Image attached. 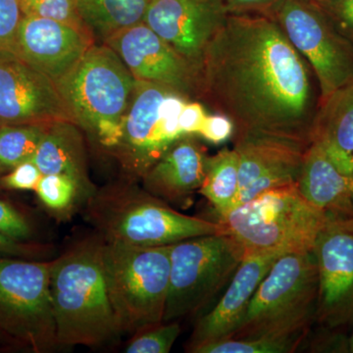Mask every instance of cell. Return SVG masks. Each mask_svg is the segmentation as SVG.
I'll return each mask as SVG.
<instances>
[{
    "mask_svg": "<svg viewBox=\"0 0 353 353\" xmlns=\"http://www.w3.org/2000/svg\"><path fill=\"white\" fill-rule=\"evenodd\" d=\"M296 185L301 196L329 220L352 219L350 175L343 174L317 143L306 150Z\"/></svg>",
    "mask_w": 353,
    "mask_h": 353,
    "instance_id": "20",
    "label": "cell"
},
{
    "mask_svg": "<svg viewBox=\"0 0 353 353\" xmlns=\"http://www.w3.org/2000/svg\"><path fill=\"white\" fill-rule=\"evenodd\" d=\"M22 18L18 0H0V52L15 53L16 36Z\"/></svg>",
    "mask_w": 353,
    "mask_h": 353,
    "instance_id": "30",
    "label": "cell"
},
{
    "mask_svg": "<svg viewBox=\"0 0 353 353\" xmlns=\"http://www.w3.org/2000/svg\"><path fill=\"white\" fill-rule=\"evenodd\" d=\"M229 234H205L170 245V282L163 322L194 314L229 284L245 259Z\"/></svg>",
    "mask_w": 353,
    "mask_h": 353,
    "instance_id": "7",
    "label": "cell"
},
{
    "mask_svg": "<svg viewBox=\"0 0 353 353\" xmlns=\"http://www.w3.org/2000/svg\"><path fill=\"white\" fill-rule=\"evenodd\" d=\"M240 160L234 148H225L208 157L203 181L197 192L214 208L218 218L240 205Z\"/></svg>",
    "mask_w": 353,
    "mask_h": 353,
    "instance_id": "24",
    "label": "cell"
},
{
    "mask_svg": "<svg viewBox=\"0 0 353 353\" xmlns=\"http://www.w3.org/2000/svg\"><path fill=\"white\" fill-rule=\"evenodd\" d=\"M318 292L312 250L285 253L260 283L240 326L230 338L306 336L316 321Z\"/></svg>",
    "mask_w": 353,
    "mask_h": 353,
    "instance_id": "4",
    "label": "cell"
},
{
    "mask_svg": "<svg viewBox=\"0 0 353 353\" xmlns=\"http://www.w3.org/2000/svg\"><path fill=\"white\" fill-rule=\"evenodd\" d=\"M310 1L316 2L318 1V0H310Z\"/></svg>",
    "mask_w": 353,
    "mask_h": 353,
    "instance_id": "41",
    "label": "cell"
},
{
    "mask_svg": "<svg viewBox=\"0 0 353 353\" xmlns=\"http://www.w3.org/2000/svg\"><path fill=\"white\" fill-rule=\"evenodd\" d=\"M103 265L109 297L122 333L163 323L170 282V245L105 241Z\"/></svg>",
    "mask_w": 353,
    "mask_h": 353,
    "instance_id": "6",
    "label": "cell"
},
{
    "mask_svg": "<svg viewBox=\"0 0 353 353\" xmlns=\"http://www.w3.org/2000/svg\"><path fill=\"white\" fill-rule=\"evenodd\" d=\"M134 81L108 46L94 43L55 85L73 122L97 137L103 128L122 123Z\"/></svg>",
    "mask_w": 353,
    "mask_h": 353,
    "instance_id": "8",
    "label": "cell"
},
{
    "mask_svg": "<svg viewBox=\"0 0 353 353\" xmlns=\"http://www.w3.org/2000/svg\"><path fill=\"white\" fill-rule=\"evenodd\" d=\"M85 208V219L109 243L163 246L222 232L219 223L182 214L132 183L92 192Z\"/></svg>",
    "mask_w": 353,
    "mask_h": 353,
    "instance_id": "3",
    "label": "cell"
},
{
    "mask_svg": "<svg viewBox=\"0 0 353 353\" xmlns=\"http://www.w3.org/2000/svg\"><path fill=\"white\" fill-rule=\"evenodd\" d=\"M104 243L101 234H92L51 261L50 296L59 347H101L123 334L106 284Z\"/></svg>",
    "mask_w": 353,
    "mask_h": 353,
    "instance_id": "2",
    "label": "cell"
},
{
    "mask_svg": "<svg viewBox=\"0 0 353 353\" xmlns=\"http://www.w3.org/2000/svg\"><path fill=\"white\" fill-rule=\"evenodd\" d=\"M4 172L1 170V168H0V178H1V176L3 175Z\"/></svg>",
    "mask_w": 353,
    "mask_h": 353,
    "instance_id": "40",
    "label": "cell"
},
{
    "mask_svg": "<svg viewBox=\"0 0 353 353\" xmlns=\"http://www.w3.org/2000/svg\"><path fill=\"white\" fill-rule=\"evenodd\" d=\"M312 252L319 278L316 321L340 330L353 322V218L329 220Z\"/></svg>",
    "mask_w": 353,
    "mask_h": 353,
    "instance_id": "12",
    "label": "cell"
},
{
    "mask_svg": "<svg viewBox=\"0 0 353 353\" xmlns=\"http://www.w3.org/2000/svg\"><path fill=\"white\" fill-rule=\"evenodd\" d=\"M103 44L121 58L134 80L160 83L199 101V70L145 23L122 30Z\"/></svg>",
    "mask_w": 353,
    "mask_h": 353,
    "instance_id": "13",
    "label": "cell"
},
{
    "mask_svg": "<svg viewBox=\"0 0 353 353\" xmlns=\"http://www.w3.org/2000/svg\"><path fill=\"white\" fill-rule=\"evenodd\" d=\"M208 115L201 101H188L179 117L181 130L185 136H199Z\"/></svg>",
    "mask_w": 353,
    "mask_h": 353,
    "instance_id": "36",
    "label": "cell"
},
{
    "mask_svg": "<svg viewBox=\"0 0 353 353\" xmlns=\"http://www.w3.org/2000/svg\"><path fill=\"white\" fill-rule=\"evenodd\" d=\"M43 174L32 160L23 162L14 167L9 173L1 176L0 185L6 189L34 190Z\"/></svg>",
    "mask_w": 353,
    "mask_h": 353,
    "instance_id": "32",
    "label": "cell"
},
{
    "mask_svg": "<svg viewBox=\"0 0 353 353\" xmlns=\"http://www.w3.org/2000/svg\"><path fill=\"white\" fill-rule=\"evenodd\" d=\"M50 250L46 245H32L23 241H14L0 234V255L15 257H43Z\"/></svg>",
    "mask_w": 353,
    "mask_h": 353,
    "instance_id": "37",
    "label": "cell"
},
{
    "mask_svg": "<svg viewBox=\"0 0 353 353\" xmlns=\"http://www.w3.org/2000/svg\"><path fill=\"white\" fill-rule=\"evenodd\" d=\"M282 0H223L229 15L271 16Z\"/></svg>",
    "mask_w": 353,
    "mask_h": 353,
    "instance_id": "35",
    "label": "cell"
},
{
    "mask_svg": "<svg viewBox=\"0 0 353 353\" xmlns=\"http://www.w3.org/2000/svg\"><path fill=\"white\" fill-rule=\"evenodd\" d=\"M18 1L24 16H34V17L58 21L90 34L83 20L81 19L76 0H18Z\"/></svg>",
    "mask_w": 353,
    "mask_h": 353,
    "instance_id": "29",
    "label": "cell"
},
{
    "mask_svg": "<svg viewBox=\"0 0 353 353\" xmlns=\"http://www.w3.org/2000/svg\"><path fill=\"white\" fill-rule=\"evenodd\" d=\"M199 101L233 121L234 136L269 137L308 148L321 90L277 21L229 15L204 51Z\"/></svg>",
    "mask_w": 353,
    "mask_h": 353,
    "instance_id": "1",
    "label": "cell"
},
{
    "mask_svg": "<svg viewBox=\"0 0 353 353\" xmlns=\"http://www.w3.org/2000/svg\"><path fill=\"white\" fill-rule=\"evenodd\" d=\"M315 3L338 31L353 43V0H318Z\"/></svg>",
    "mask_w": 353,
    "mask_h": 353,
    "instance_id": "31",
    "label": "cell"
},
{
    "mask_svg": "<svg viewBox=\"0 0 353 353\" xmlns=\"http://www.w3.org/2000/svg\"><path fill=\"white\" fill-rule=\"evenodd\" d=\"M0 234L18 241L28 240L32 234L31 226L24 216L2 201H0Z\"/></svg>",
    "mask_w": 353,
    "mask_h": 353,
    "instance_id": "33",
    "label": "cell"
},
{
    "mask_svg": "<svg viewBox=\"0 0 353 353\" xmlns=\"http://www.w3.org/2000/svg\"><path fill=\"white\" fill-rule=\"evenodd\" d=\"M240 204L266 190L296 183L307 148L269 137L236 134Z\"/></svg>",
    "mask_w": 353,
    "mask_h": 353,
    "instance_id": "17",
    "label": "cell"
},
{
    "mask_svg": "<svg viewBox=\"0 0 353 353\" xmlns=\"http://www.w3.org/2000/svg\"><path fill=\"white\" fill-rule=\"evenodd\" d=\"M78 127L71 121L48 124L32 160L43 175L60 174L75 179L88 199L94 190L88 178L85 145Z\"/></svg>",
    "mask_w": 353,
    "mask_h": 353,
    "instance_id": "22",
    "label": "cell"
},
{
    "mask_svg": "<svg viewBox=\"0 0 353 353\" xmlns=\"http://www.w3.org/2000/svg\"><path fill=\"white\" fill-rule=\"evenodd\" d=\"M34 192L46 208L58 214L69 212L83 194L75 179L60 174L43 175Z\"/></svg>",
    "mask_w": 353,
    "mask_h": 353,
    "instance_id": "27",
    "label": "cell"
},
{
    "mask_svg": "<svg viewBox=\"0 0 353 353\" xmlns=\"http://www.w3.org/2000/svg\"><path fill=\"white\" fill-rule=\"evenodd\" d=\"M283 254L285 252L245 254L219 303L196 323L187 352H190L199 345L225 340L234 334L240 326L260 283Z\"/></svg>",
    "mask_w": 353,
    "mask_h": 353,
    "instance_id": "18",
    "label": "cell"
},
{
    "mask_svg": "<svg viewBox=\"0 0 353 353\" xmlns=\"http://www.w3.org/2000/svg\"><path fill=\"white\" fill-rule=\"evenodd\" d=\"M274 18L314 72L321 101L353 80V43L310 0H282Z\"/></svg>",
    "mask_w": 353,
    "mask_h": 353,
    "instance_id": "11",
    "label": "cell"
},
{
    "mask_svg": "<svg viewBox=\"0 0 353 353\" xmlns=\"http://www.w3.org/2000/svg\"><path fill=\"white\" fill-rule=\"evenodd\" d=\"M48 125H0V168L4 173L32 159Z\"/></svg>",
    "mask_w": 353,
    "mask_h": 353,
    "instance_id": "25",
    "label": "cell"
},
{
    "mask_svg": "<svg viewBox=\"0 0 353 353\" xmlns=\"http://www.w3.org/2000/svg\"><path fill=\"white\" fill-rule=\"evenodd\" d=\"M312 143L327 152L345 175L353 171V80L320 101Z\"/></svg>",
    "mask_w": 353,
    "mask_h": 353,
    "instance_id": "21",
    "label": "cell"
},
{
    "mask_svg": "<svg viewBox=\"0 0 353 353\" xmlns=\"http://www.w3.org/2000/svg\"><path fill=\"white\" fill-rule=\"evenodd\" d=\"M234 132L233 121L224 114L217 113L208 115L199 136L214 145H220L233 137Z\"/></svg>",
    "mask_w": 353,
    "mask_h": 353,
    "instance_id": "34",
    "label": "cell"
},
{
    "mask_svg": "<svg viewBox=\"0 0 353 353\" xmlns=\"http://www.w3.org/2000/svg\"><path fill=\"white\" fill-rule=\"evenodd\" d=\"M350 194H352V201L353 205V171L350 174Z\"/></svg>",
    "mask_w": 353,
    "mask_h": 353,
    "instance_id": "39",
    "label": "cell"
},
{
    "mask_svg": "<svg viewBox=\"0 0 353 353\" xmlns=\"http://www.w3.org/2000/svg\"><path fill=\"white\" fill-rule=\"evenodd\" d=\"M305 336L282 338L225 339L194 347V353H290L299 348Z\"/></svg>",
    "mask_w": 353,
    "mask_h": 353,
    "instance_id": "26",
    "label": "cell"
},
{
    "mask_svg": "<svg viewBox=\"0 0 353 353\" xmlns=\"http://www.w3.org/2000/svg\"><path fill=\"white\" fill-rule=\"evenodd\" d=\"M348 348H350V352L353 353V331L352 334L348 336Z\"/></svg>",
    "mask_w": 353,
    "mask_h": 353,
    "instance_id": "38",
    "label": "cell"
},
{
    "mask_svg": "<svg viewBox=\"0 0 353 353\" xmlns=\"http://www.w3.org/2000/svg\"><path fill=\"white\" fill-rule=\"evenodd\" d=\"M181 334L179 323L163 322L146 327L134 334L125 352L128 353H168Z\"/></svg>",
    "mask_w": 353,
    "mask_h": 353,
    "instance_id": "28",
    "label": "cell"
},
{
    "mask_svg": "<svg viewBox=\"0 0 353 353\" xmlns=\"http://www.w3.org/2000/svg\"><path fill=\"white\" fill-rule=\"evenodd\" d=\"M228 16L223 0H150L143 23L201 72L204 51Z\"/></svg>",
    "mask_w": 353,
    "mask_h": 353,
    "instance_id": "15",
    "label": "cell"
},
{
    "mask_svg": "<svg viewBox=\"0 0 353 353\" xmlns=\"http://www.w3.org/2000/svg\"><path fill=\"white\" fill-rule=\"evenodd\" d=\"M79 14L95 43L143 22L150 0H76Z\"/></svg>",
    "mask_w": 353,
    "mask_h": 353,
    "instance_id": "23",
    "label": "cell"
},
{
    "mask_svg": "<svg viewBox=\"0 0 353 353\" xmlns=\"http://www.w3.org/2000/svg\"><path fill=\"white\" fill-rule=\"evenodd\" d=\"M50 267L51 261L0 256V330L37 353L59 347Z\"/></svg>",
    "mask_w": 353,
    "mask_h": 353,
    "instance_id": "10",
    "label": "cell"
},
{
    "mask_svg": "<svg viewBox=\"0 0 353 353\" xmlns=\"http://www.w3.org/2000/svg\"><path fill=\"white\" fill-rule=\"evenodd\" d=\"M55 121L73 122L57 85L17 55L0 52V125Z\"/></svg>",
    "mask_w": 353,
    "mask_h": 353,
    "instance_id": "14",
    "label": "cell"
},
{
    "mask_svg": "<svg viewBox=\"0 0 353 353\" xmlns=\"http://www.w3.org/2000/svg\"><path fill=\"white\" fill-rule=\"evenodd\" d=\"M94 43L90 34L65 23L23 15L14 54L55 83Z\"/></svg>",
    "mask_w": 353,
    "mask_h": 353,
    "instance_id": "16",
    "label": "cell"
},
{
    "mask_svg": "<svg viewBox=\"0 0 353 353\" xmlns=\"http://www.w3.org/2000/svg\"><path fill=\"white\" fill-rule=\"evenodd\" d=\"M208 155L192 134L176 141L143 176V189L167 203L190 201L199 190Z\"/></svg>",
    "mask_w": 353,
    "mask_h": 353,
    "instance_id": "19",
    "label": "cell"
},
{
    "mask_svg": "<svg viewBox=\"0 0 353 353\" xmlns=\"http://www.w3.org/2000/svg\"><path fill=\"white\" fill-rule=\"evenodd\" d=\"M299 192L296 183L266 190L216 222L248 253L312 250L328 222Z\"/></svg>",
    "mask_w": 353,
    "mask_h": 353,
    "instance_id": "5",
    "label": "cell"
},
{
    "mask_svg": "<svg viewBox=\"0 0 353 353\" xmlns=\"http://www.w3.org/2000/svg\"><path fill=\"white\" fill-rule=\"evenodd\" d=\"M190 99L160 83L134 81L122 121V136L112 150L127 171L143 179L185 134L179 117Z\"/></svg>",
    "mask_w": 353,
    "mask_h": 353,
    "instance_id": "9",
    "label": "cell"
}]
</instances>
